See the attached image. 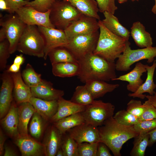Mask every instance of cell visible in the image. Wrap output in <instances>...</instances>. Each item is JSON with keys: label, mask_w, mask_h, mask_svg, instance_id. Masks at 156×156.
Segmentation results:
<instances>
[{"label": "cell", "mask_w": 156, "mask_h": 156, "mask_svg": "<svg viewBox=\"0 0 156 156\" xmlns=\"http://www.w3.org/2000/svg\"><path fill=\"white\" fill-rule=\"evenodd\" d=\"M150 138L148 146H152L156 142V128L148 132Z\"/></svg>", "instance_id": "obj_47"}, {"label": "cell", "mask_w": 156, "mask_h": 156, "mask_svg": "<svg viewBox=\"0 0 156 156\" xmlns=\"http://www.w3.org/2000/svg\"><path fill=\"white\" fill-rule=\"evenodd\" d=\"M99 35L96 47L93 53L112 62L125 50L127 40L109 31L101 21H98Z\"/></svg>", "instance_id": "obj_3"}, {"label": "cell", "mask_w": 156, "mask_h": 156, "mask_svg": "<svg viewBox=\"0 0 156 156\" xmlns=\"http://www.w3.org/2000/svg\"><path fill=\"white\" fill-rule=\"evenodd\" d=\"M70 2L82 14L99 20L100 17L97 3L96 0H60Z\"/></svg>", "instance_id": "obj_28"}, {"label": "cell", "mask_w": 156, "mask_h": 156, "mask_svg": "<svg viewBox=\"0 0 156 156\" xmlns=\"http://www.w3.org/2000/svg\"><path fill=\"white\" fill-rule=\"evenodd\" d=\"M9 14H14L19 8L26 6L29 0H5Z\"/></svg>", "instance_id": "obj_45"}, {"label": "cell", "mask_w": 156, "mask_h": 156, "mask_svg": "<svg viewBox=\"0 0 156 156\" xmlns=\"http://www.w3.org/2000/svg\"><path fill=\"white\" fill-rule=\"evenodd\" d=\"M156 97V92H155V93L154 94V95Z\"/></svg>", "instance_id": "obj_58"}, {"label": "cell", "mask_w": 156, "mask_h": 156, "mask_svg": "<svg viewBox=\"0 0 156 156\" xmlns=\"http://www.w3.org/2000/svg\"><path fill=\"white\" fill-rule=\"evenodd\" d=\"M1 123L5 130L10 137L15 139L19 136L18 108L15 102H12L8 112L1 119Z\"/></svg>", "instance_id": "obj_20"}, {"label": "cell", "mask_w": 156, "mask_h": 156, "mask_svg": "<svg viewBox=\"0 0 156 156\" xmlns=\"http://www.w3.org/2000/svg\"><path fill=\"white\" fill-rule=\"evenodd\" d=\"M144 109V106L141 101L132 99L127 103L126 110L139 118L142 114Z\"/></svg>", "instance_id": "obj_40"}, {"label": "cell", "mask_w": 156, "mask_h": 156, "mask_svg": "<svg viewBox=\"0 0 156 156\" xmlns=\"http://www.w3.org/2000/svg\"><path fill=\"white\" fill-rule=\"evenodd\" d=\"M1 76L2 84L0 91V118L2 119L8 112L12 102L14 84L11 74L7 70Z\"/></svg>", "instance_id": "obj_14"}, {"label": "cell", "mask_w": 156, "mask_h": 156, "mask_svg": "<svg viewBox=\"0 0 156 156\" xmlns=\"http://www.w3.org/2000/svg\"><path fill=\"white\" fill-rule=\"evenodd\" d=\"M18 108L19 134L21 136L28 135V125L35 110L29 102L20 104Z\"/></svg>", "instance_id": "obj_26"}, {"label": "cell", "mask_w": 156, "mask_h": 156, "mask_svg": "<svg viewBox=\"0 0 156 156\" xmlns=\"http://www.w3.org/2000/svg\"><path fill=\"white\" fill-rule=\"evenodd\" d=\"M27 25L16 13L1 16L0 25L5 31L11 54L16 51L19 41Z\"/></svg>", "instance_id": "obj_8"}, {"label": "cell", "mask_w": 156, "mask_h": 156, "mask_svg": "<svg viewBox=\"0 0 156 156\" xmlns=\"http://www.w3.org/2000/svg\"><path fill=\"white\" fill-rule=\"evenodd\" d=\"M130 34L136 45L144 48L152 47V38L151 34L145 30L144 26L139 21L133 23Z\"/></svg>", "instance_id": "obj_23"}, {"label": "cell", "mask_w": 156, "mask_h": 156, "mask_svg": "<svg viewBox=\"0 0 156 156\" xmlns=\"http://www.w3.org/2000/svg\"><path fill=\"white\" fill-rule=\"evenodd\" d=\"M25 60V58L23 54H20L16 56L13 63L21 66L24 63Z\"/></svg>", "instance_id": "obj_51"}, {"label": "cell", "mask_w": 156, "mask_h": 156, "mask_svg": "<svg viewBox=\"0 0 156 156\" xmlns=\"http://www.w3.org/2000/svg\"><path fill=\"white\" fill-rule=\"evenodd\" d=\"M7 39L6 34L3 28L1 27L0 29V42Z\"/></svg>", "instance_id": "obj_54"}, {"label": "cell", "mask_w": 156, "mask_h": 156, "mask_svg": "<svg viewBox=\"0 0 156 156\" xmlns=\"http://www.w3.org/2000/svg\"><path fill=\"white\" fill-rule=\"evenodd\" d=\"M98 21L93 17L83 14L78 20L70 24L64 30L68 40L72 38L99 31Z\"/></svg>", "instance_id": "obj_11"}, {"label": "cell", "mask_w": 156, "mask_h": 156, "mask_svg": "<svg viewBox=\"0 0 156 156\" xmlns=\"http://www.w3.org/2000/svg\"><path fill=\"white\" fill-rule=\"evenodd\" d=\"M150 136L147 132H141L135 138L133 146L130 153L131 156H144L148 146Z\"/></svg>", "instance_id": "obj_32"}, {"label": "cell", "mask_w": 156, "mask_h": 156, "mask_svg": "<svg viewBox=\"0 0 156 156\" xmlns=\"http://www.w3.org/2000/svg\"><path fill=\"white\" fill-rule=\"evenodd\" d=\"M55 0H34L29 1L26 6L31 7L36 10L45 12L50 10Z\"/></svg>", "instance_id": "obj_41"}, {"label": "cell", "mask_w": 156, "mask_h": 156, "mask_svg": "<svg viewBox=\"0 0 156 156\" xmlns=\"http://www.w3.org/2000/svg\"><path fill=\"white\" fill-rule=\"evenodd\" d=\"M52 72L55 76L66 77L77 76L80 70L78 62H61L51 64Z\"/></svg>", "instance_id": "obj_29"}, {"label": "cell", "mask_w": 156, "mask_h": 156, "mask_svg": "<svg viewBox=\"0 0 156 156\" xmlns=\"http://www.w3.org/2000/svg\"><path fill=\"white\" fill-rule=\"evenodd\" d=\"M147 70V77L144 83H143L139 88L135 92L128 94L129 97L138 98L143 99L146 98V95L143 93H148L150 95H154L155 93L154 90L156 88V84L153 81V76L156 68V60H154L152 65L149 66L145 64Z\"/></svg>", "instance_id": "obj_22"}, {"label": "cell", "mask_w": 156, "mask_h": 156, "mask_svg": "<svg viewBox=\"0 0 156 156\" xmlns=\"http://www.w3.org/2000/svg\"><path fill=\"white\" fill-rule=\"evenodd\" d=\"M5 140V138L2 130L0 131V155L3 154L4 152V144Z\"/></svg>", "instance_id": "obj_48"}, {"label": "cell", "mask_w": 156, "mask_h": 156, "mask_svg": "<svg viewBox=\"0 0 156 156\" xmlns=\"http://www.w3.org/2000/svg\"><path fill=\"white\" fill-rule=\"evenodd\" d=\"M67 132L77 143H95L100 142L99 129L86 122L70 129Z\"/></svg>", "instance_id": "obj_13"}, {"label": "cell", "mask_w": 156, "mask_h": 156, "mask_svg": "<svg viewBox=\"0 0 156 156\" xmlns=\"http://www.w3.org/2000/svg\"><path fill=\"white\" fill-rule=\"evenodd\" d=\"M50 10L45 12L39 11L33 7L25 6L17 10L15 13L26 25L55 28L51 22Z\"/></svg>", "instance_id": "obj_10"}, {"label": "cell", "mask_w": 156, "mask_h": 156, "mask_svg": "<svg viewBox=\"0 0 156 156\" xmlns=\"http://www.w3.org/2000/svg\"><path fill=\"white\" fill-rule=\"evenodd\" d=\"M21 75L25 83L30 88L38 85L43 80L41 75L36 73L29 63L27 64L23 71Z\"/></svg>", "instance_id": "obj_34"}, {"label": "cell", "mask_w": 156, "mask_h": 156, "mask_svg": "<svg viewBox=\"0 0 156 156\" xmlns=\"http://www.w3.org/2000/svg\"><path fill=\"white\" fill-rule=\"evenodd\" d=\"M98 143L84 142L78 144V156H96Z\"/></svg>", "instance_id": "obj_38"}, {"label": "cell", "mask_w": 156, "mask_h": 156, "mask_svg": "<svg viewBox=\"0 0 156 156\" xmlns=\"http://www.w3.org/2000/svg\"><path fill=\"white\" fill-rule=\"evenodd\" d=\"M21 66L13 63L8 67L7 70L11 73H17L20 71Z\"/></svg>", "instance_id": "obj_50"}, {"label": "cell", "mask_w": 156, "mask_h": 156, "mask_svg": "<svg viewBox=\"0 0 156 156\" xmlns=\"http://www.w3.org/2000/svg\"><path fill=\"white\" fill-rule=\"evenodd\" d=\"M107 146L104 143L101 142L98 143L96 156H111Z\"/></svg>", "instance_id": "obj_46"}, {"label": "cell", "mask_w": 156, "mask_h": 156, "mask_svg": "<svg viewBox=\"0 0 156 156\" xmlns=\"http://www.w3.org/2000/svg\"><path fill=\"white\" fill-rule=\"evenodd\" d=\"M11 54L10 44L7 39L0 42V70H5L6 66L7 60Z\"/></svg>", "instance_id": "obj_39"}, {"label": "cell", "mask_w": 156, "mask_h": 156, "mask_svg": "<svg viewBox=\"0 0 156 156\" xmlns=\"http://www.w3.org/2000/svg\"><path fill=\"white\" fill-rule=\"evenodd\" d=\"M80 70L77 76L82 83L92 79L108 81L117 77L115 62L92 53L78 60Z\"/></svg>", "instance_id": "obj_1"}, {"label": "cell", "mask_w": 156, "mask_h": 156, "mask_svg": "<svg viewBox=\"0 0 156 156\" xmlns=\"http://www.w3.org/2000/svg\"><path fill=\"white\" fill-rule=\"evenodd\" d=\"M85 85L94 99L112 92L119 86V84H109L97 79L88 80L85 82Z\"/></svg>", "instance_id": "obj_24"}, {"label": "cell", "mask_w": 156, "mask_h": 156, "mask_svg": "<svg viewBox=\"0 0 156 156\" xmlns=\"http://www.w3.org/2000/svg\"><path fill=\"white\" fill-rule=\"evenodd\" d=\"M0 9L1 11L8 12V9L5 0H0Z\"/></svg>", "instance_id": "obj_53"}, {"label": "cell", "mask_w": 156, "mask_h": 156, "mask_svg": "<svg viewBox=\"0 0 156 156\" xmlns=\"http://www.w3.org/2000/svg\"><path fill=\"white\" fill-rule=\"evenodd\" d=\"M113 117L118 123L127 126L134 125L140 121L139 118L124 109L117 112Z\"/></svg>", "instance_id": "obj_36"}, {"label": "cell", "mask_w": 156, "mask_h": 156, "mask_svg": "<svg viewBox=\"0 0 156 156\" xmlns=\"http://www.w3.org/2000/svg\"><path fill=\"white\" fill-rule=\"evenodd\" d=\"M132 1H139V0H131Z\"/></svg>", "instance_id": "obj_59"}, {"label": "cell", "mask_w": 156, "mask_h": 156, "mask_svg": "<svg viewBox=\"0 0 156 156\" xmlns=\"http://www.w3.org/2000/svg\"><path fill=\"white\" fill-rule=\"evenodd\" d=\"M103 13L105 18L101 21L106 28L113 34L129 40L130 32L120 23L117 18L107 12Z\"/></svg>", "instance_id": "obj_27"}, {"label": "cell", "mask_w": 156, "mask_h": 156, "mask_svg": "<svg viewBox=\"0 0 156 156\" xmlns=\"http://www.w3.org/2000/svg\"><path fill=\"white\" fill-rule=\"evenodd\" d=\"M99 11L103 13L107 12L114 14L118 8L116 6L115 0H96Z\"/></svg>", "instance_id": "obj_43"}, {"label": "cell", "mask_w": 156, "mask_h": 156, "mask_svg": "<svg viewBox=\"0 0 156 156\" xmlns=\"http://www.w3.org/2000/svg\"><path fill=\"white\" fill-rule=\"evenodd\" d=\"M147 72L145 65L137 62L133 69L129 73L120 76L112 81L120 80L129 83L127 86V90L132 92H135L143 83L141 77L144 73Z\"/></svg>", "instance_id": "obj_17"}, {"label": "cell", "mask_w": 156, "mask_h": 156, "mask_svg": "<svg viewBox=\"0 0 156 156\" xmlns=\"http://www.w3.org/2000/svg\"><path fill=\"white\" fill-rule=\"evenodd\" d=\"M118 2L120 3H123L126 2L127 0H117Z\"/></svg>", "instance_id": "obj_57"}, {"label": "cell", "mask_w": 156, "mask_h": 156, "mask_svg": "<svg viewBox=\"0 0 156 156\" xmlns=\"http://www.w3.org/2000/svg\"><path fill=\"white\" fill-rule=\"evenodd\" d=\"M114 110V105L110 103L94 100L92 103L86 106L81 113L86 122L98 127L113 117Z\"/></svg>", "instance_id": "obj_7"}, {"label": "cell", "mask_w": 156, "mask_h": 156, "mask_svg": "<svg viewBox=\"0 0 156 156\" xmlns=\"http://www.w3.org/2000/svg\"><path fill=\"white\" fill-rule=\"evenodd\" d=\"M148 101L156 108V97L154 95H147L146 96Z\"/></svg>", "instance_id": "obj_52"}, {"label": "cell", "mask_w": 156, "mask_h": 156, "mask_svg": "<svg viewBox=\"0 0 156 156\" xmlns=\"http://www.w3.org/2000/svg\"><path fill=\"white\" fill-rule=\"evenodd\" d=\"M58 102L57 111L50 120L53 123L72 114L81 112L84 110L86 106L65 100L62 97L58 100Z\"/></svg>", "instance_id": "obj_21"}, {"label": "cell", "mask_w": 156, "mask_h": 156, "mask_svg": "<svg viewBox=\"0 0 156 156\" xmlns=\"http://www.w3.org/2000/svg\"><path fill=\"white\" fill-rule=\"evenodd\" d=\"M4 156H16L17 154L12 149L6 145L4 146Z\"/></svg>", "instance_id": "obj_49"}, {"label": "cell", "mask_w": 156, "mask_h": 156, "mask_svg": "<svg viewBox=\"0 0 156 156\" xmlns=\"http://www.w3.org/2000/svg\"><path fill=\"white\" fill-rule=\"evenodd\" d=\"M133 127L135 131L138 133L141 132L148 133L156 128V119L140 121L133 125Z\"/></svg>", "instance_id": "obj_42"}, {"label": "cell", "mask_w": 156, "mask_h": 156, "mask_svg": "<svg viewBox=\"0 0 156 156\" xmlns=\"http://www.w3.org/2000/svg\"><path fill=\"white\" fill-rule=\"evenodd\" d=\"M38 26L44 39L45 46L44 59L45 60L52 50L58 47H65L68 44V40L64 31L55 28Z\"/></svg>", "instance_id": "obj_12"}, {"label": "cell", "mask_w": 156, "mask_h": 156, "mask_svg": "<svg viewBox=\"0 0 156 156\" xmlns=\"http://www.w3.org/2000/svg\"><path fill=\"white\" fill-rule=\"evenodd\" d=\"M99 32L78 35L69 39L65 47L78 60L86 55L93 52L97 45Z\"/></svg>", "instance_id": "obj_9"}, {"label": "cell", "mask_w": 156, "mask_h": 156, "mask_svg": "<svg viewBox=\"0 0 156 156\" xmlns=\"http://www.w3.org/2000/svg\"><path fill=\"white\" fill-rule=\"evenodd\" d=\"M45 42L38 26L27 25L18 43L16 51L40 58L44 56Z\"/></svg>", "instance_id": "obj_4"}, {"label": "cell", "mask_w": 156, "mask_h": 156, "mask_svg": "<svg viewBox=\"0 0 156 156\" xmlns=\"http://www.w3.org/2000/svg\"><path fill=\"white\" fill-rule=\"evenodd\" d=\"M48 56L51 64L78 62L72 53L65 47H58L53 49L49 53Z\"/></svg>", "instance_id": "obj_31"}, {"label": "cell", "mask_w": 156, "mask_h": 156, "mask_svg": "<svg viewBox=\"0 0 156 156\" xmlns=\"http://www.w3.org/2000/svg\"><path fill=\"white\" fill-rule=\"evenodd\" d=\"M85 122L81 112H79L62 119L53 124L63 135L70 129Z\"/></svg>", "instance_id": "obj_30"}, {"label": "cell", "mask_w": 156, "mask_h": 156, "mask_svg": "<svg viewBox=\"0 0 156 156\" xmlns=\"http://www.w3.org/2000/svg\"><path fill=\"white\" fill-rule=\"evenodd\" d=\"M100 142L105 144L115 156H120L123 145L139 134L133 125L127 126L118 123L113 117L106 120L98 128Z\"/></svg>", "instance_id": "obj_2"}, {"label": "cell", "mask_w": 156, "mask_h": 156, "mask_svg": "<svg viewBox=\"0 0 156 156\" xmlns=\"http://www.w3.org/2000/svg\"><path fill=\"white\" fill-rule=\"evenodd\" d=\"M31 90L32 97L48 101L58 100L64 94V91L55 89L51 82L44 79Z\"/></svg>", "instance_id": "obj_16"}, {"label": "cell", "mask_w": 156, "mask_h": 156, "mask_svg": "<svg viewBox=\"0 0 156 156\" xmlns=\"http://www.w3.org/2000/svg\"><path fill=\"white\" fill-rule=\"evenodd\" d=\"M11 74L14 84V97L16 103L19 104L29 102L32 97L31 88L24 81L21 70L17 73Z\"/></svg>", "instance_id": "obj_19"}, {"label": "cell", "mask_w": 156, "mask_h": 156, "mask_svg": "<svg viewBox=\"0 0 156 156\" xmlns=\"http://www.w3.org/2000/svg\"><path fill=\"white\" fill-rule=\"evenodd\" d=\"M145 107L144 112L139 118L140 121L156 119V108L147 100L143 103Z\"/></svg>", "instance_id": "obj_44"}, {"label": "cell", "mask_w": 156, "mask_h": 156, "mask_svg": "<svg viewBox=\"0 0 156 156\" xmlns=\"http://www.w3.org/2000/svg\"><path fill=\"white\" fill-rule=\"evenodd\" d=\"M56 155L57 156H64V152L61 147L58 150Z\"/></svg>", "instance_id": "obj_55"}, {"label": "cell", "mask_w": 156, "mask_h": 156, "mask_svg": "<svg viewBox=\"0 0 156 156\" xmlns=\"http://www.w3.org/2000/svg\"><path fill=\"white\" fill-rule=\"evenodd\" d=\"M154 0L155 1V3L152 8L151 11L153 13L155 14H156V0Z\"/></svg>", "instance_id": "obj_56"}, {"label": "cell", "mask_w": 156, "mask_h": 156, "mask_svg": "<svg viewBox=\"0 0 156 156\" xmlns=\"http://www.w3.org/2000/svg\"><path fill=\"white\" fill-rule=\"evenodd\" d=\"M128 41L125 50L118 58L115 63L116 70L127 71L131 69V66L135 62L146 59L147 62L150 63L156 57V47L132 49Z\"/></svg>", "instance_id": "obj_6"}, {"label": "cell", "mask_w": 156, "mask_h": 156, "mask_svg": "<svg viewBox=\"0 0 156 156\" xmlns=\"http://www.w3.org/2000/svg\"><path fill=\"white\" fill-rule=\"evenodd\" d=\"M51 23L59 29L64 31L83 15L68 1L55 0L50 9Z\"/></svg>", "instance_id": "obj_5"}, {"label": "cell", "mask_w": 156, "mask_h": 156, "mask_svg": "<svg viewBox=\"0 0 156 156\" xmlns=\"http://www.w3.org/2000/svg\"><path fill=\"white\" fill-rule=\"evenodd\" d=\"M29 102L35 112L46 120H50L57 110L58 100L48 101L32 96Z\"/></svg>", "instance_id": "obj_18"}, {"label": "cell", "mask_w": 156, "mask_h": 156, "mask_svg": "<svg viewBox=\"0 0 156 156\" xmlns=\"http://www.w3.org/2000/svg\"><path fill=\"white\" fill-rule=\"evenodd\" d=\"M94 100L85 85L78 86L76 88L70 100L75 103L85 106L92 103Z\"/></svg>", "instance_id": "obj_33"}, {"label": "cell", "mask_w": 156, "mask_h": 156, "mask_svg": "<svg viewBox=\"0 0 156 156\" xmlns=\"http://www.w3.org/2000/svg\"><path fill=\"white\" fill-rule=\"evenodd\" d=\"M78 144L68 134L62 139L61 147L64 156H78Z\"/></svg>", "instance_id": "obj_37"}, {"label": "cell", "mask_w": 156, "mask_h": 156, "mask_svg": "<svg viewBox=\"0 0 156 156\" xmlns=\"http://www.w3.org/2000/svg\"><path fill=\"white\" fill-rule=\"evenodd\" d=\"M62 135L54 124L50 127L44 144L46 156L56 155L58 150L61 147Z\"/></svg>", "instance_id": "obj_25"}, {"label": "cell", "mask_w": 156, "mask_h": 156, "mask_svg": "<svg viewBox=\"0 0 156 156\" xmlns=\"http://www.w3.org/2000/svg\"><path fill=\"white\" fill-rule=\"evenodd\" d=\"M15 143L23 156H40L45 155L44 147L29 135L19 136L15 138Z\"/></svg>", "instance_id": "obj_15"}, {"label": "cell", "mask_w": 156, "mask_h": 156, "mask_svg": "<svg viewBox=\"0 0 156 156\" xmlns=\"http://www.w3.org/2000/svg\"><path fill=\"white\" fill-rule=\"evenodd\" d=\"M44 119L38 113H34L29 126V131L33 138L38 139L41 135L44 127Z\"/></svg>", "instance_id": "obj_35"}]
</instances>
